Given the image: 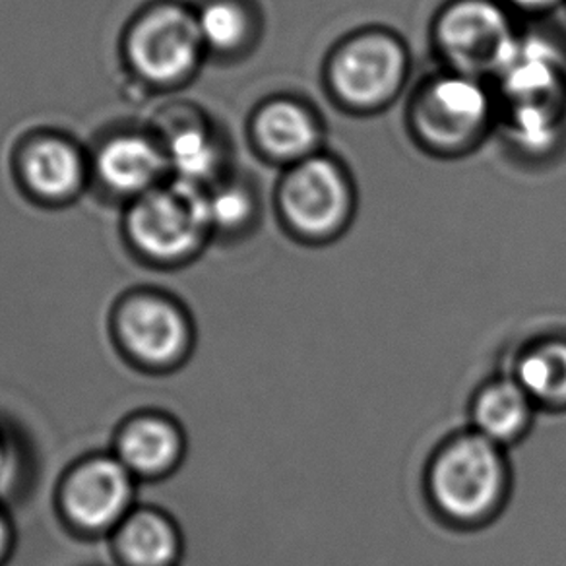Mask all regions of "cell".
Returning a JSON list of instances; mask_svg holds the SVG:
<instances>
[{"mask_svg": "<svg viewBox=\"0 0 566 566\" xmlns=\"http://www.w3.org/2000/svg\"><path fill=\"white\" fill-rule=\"evenodd\" d=\"M437 503L457 520L485 516L504 488L503 458L483 434H468L450 442L437 458L431 475Z\"/></svg>", "mask_w": 566, "mask_h": 566, "instance_id": "obj_5", "label": "cell"}, {"mask_svg": "<svg viewBox=\"0 0 566 566\" xmlns=\"http://www.w3.org/2000/svg\"><path fill=\"white\" fill-rule=\"evenodd\" d=\"M25 187L45 200H66L78 192L86 169L78 148L63 138H41L22 156Z\"/></svg>", "mask_w": 566, "mask_h": 566, "instance_id": "obj_14", "label": "cell"}, {"mask_svg": "<svg viewBox=\"0 0 566 566\" xmlns=\"http://www.w3.org/2000/svg\"><path fill=\"white\" fill-rule=\"evenodd\" d=\"M499 74L516 105L549 103L563 84V63L549 43L518 38Z\"/></svg>", "mask_w": 566, "mask_h": 566, "instance_id": "obj_15", "label": "cell"}, {"mask_svg": "<svg viewBox=\"0 0 566 566\" xmlns=\"http://www.w3.org/2000/svg\"><path fill=\"white\" fill-rule=\"evenodd\" d=\"M206 205H208V216L212 229H239L252 216V198L247 190L239 187H223L206 195Z\"/></svg>", "mask_w": 566, "mask_h": 566, "instance_id": "obj_21", "label": "cell"}, {"mask_svg": "<svg viewBox=\"0 0 566 566\" xmlns=\"http://www.w3.org/2000/svg\"><path fill=\"white\" fill-rule=\"evenodd\" d=\"M136 478L107 454L87 457L66 472L59 488V511L84 535H111L134 511Z\"/></svg>", "mask_w": 566, "mask_h": 566, "instance_id": "obj_3", "label": "cell"}, {"mask_svg": "<svg viewBox=\"0 0 566 566\" xmlns=\"http://www.w3.org/2000/svg\"><path fill=\"white\" fill-rule=\"evenodd\" d=\"M136 480H159L177 470L185 457V434L161 413H138L118 427L115 452Z\"/></svg>", "mask_w": 566, "mask_h": 566, "instance_id": "obj_10", "label": "cell"}, {"mask_svg": "<svg viewBox=\"0 0 566 566\" xmlns=\"http://www.w3.org/2000/svg\"><path fill=\"white\" fill-rule=\"evenodd\" d=\"M518 385L535 400L566 401V344H545L524 355Z\"/></svg>", "mask_w": 566, "mask_h": 566, "instance_id": "obj_18", "label": "cell"}, {"mask_svg": "<svg viewBox=\"0 0 566 566\" xmlns=\"http://www.w3.org/2000/svg\"><path fill=\"white\" fill-rule=\"evenodd\" d=\"M12 547H14V527L9 516L0 511V566L9 560Z\"/></svg>", "mask_w": 566, "mask_h": 566, "instance_id": "obj_22", "label": "cell"}, {"mask_svg": "<svg viewBox=\"0 0 566 566\" xmlns=\"http://www.w3.org/2000/svg\"><path fill=\"white\" fill-rule=\"evenodd\" d=\"M252 134L266 156L295 164L313 158L321 138L315 115L293 99H274L260 107Z\"/></svg>", "mask_w": 566, "mask_h": 566, "instance_id": "obj_13", "label": "cell"}, {"mask_svg": "<svg viewBox=\"0 0 566 566\" xmlns=\"http://www.w3.org/2000/svg\"><path fill=\"white\" fill-rule=\"evenodd\" d=\"M283 218L301 235L323 239L338 231L352 210L346 175L332 159L313 156L293 166L280 187Z\"/></svg>", "mask_w": 566, "mask_h": 566, "instance_id": "obj_8", "label": "cell"}, {"mask_svg": "<svg viewBox=\"0 0 566 566\" xmlns=\"http://www.w3.org/2000/svg\"><path fill=\"white\" fill-rule=\"evenodd\" d=\"M167 164L166 151L140 134H120L105 142L95 169L107 189L123 197L138 198L159 187Z\"/></svg>", "mask_w": 566, "mask_h": 566, "instance_id": "obj_11", "label": "cell"}, {"mask_svg": "<svg viewBox=\"0 0 566 566\" xmlns=\"http://www.w3.org/2000/svg\"><path fill=\"white\" fill-rule=\"evenodd\" d=\"M111 539L123 566H175L181 557V532L158 509H134Z\"/></svg>", "mask_w": 566, "mask_h": 566, "instance_id": "obj_12", "label": "cell"}, {"mask_svg": "<svg viewBox=\"0 0 566 566\" xmlns=\"http://www.w3.org/2000/svg\"><path fill=\"white\" fill-rule=\"evenodd\" d=\"M516 40L504 10L491 0H457L437 22L442 55L468 76L501 71Z\"/></svg>", "mask_w": 566, "mask_h": 566, "instance_id": "obj_7", "label": "cell"}, {"mask_svg": "<svg viewBox=\"0 0 566 566\" xmlns=\"http://www.w3.org/2000/svg\"><path fill=\"white\" fill-rule=\"evenodd\" d=\"M7 458H9L7 447H4V442L0 441V475L7 470Z\"/></svg>", "mask_w": 566, "mask_h": 566, "instance_id": "obj_24", "label": "cell"}, {"mask_svg": "<svg viewBox=\"0 0 566 566\" xmlns=\"http://www.w3.org/2000/svg\"><path fill=\"white\" fill-rule=\"evenodd\" d=\"M489 95L468 74H449L429 82L413 105V126L424 144L458 150L488 125Z\"/></svg>", "mask_w": 566, "mask_h": 566, "instance_id": "obj_9", "label": "cell"}, {"mask_svg": "<svg viewBox=\"0 0 566 566\" xmlns=\"http://www.w3.org/2000/svg\"><path fill=\"white\" fill-rule=\"evenodd\" d=\"M212 231L202 189L175 181L134 198L126 233L134 251L158 264L192 259Z\"/></svg>", "mask_w": 566, "mask_h": 566, "instance_id": "obj_1", "label": "cell"}, {"mask_svg": "<svg viewBox=\"0 0 566 566\" xmlns=\"http://www.w3.org/2000/svg\"><path fill=\"white\" fill-rule=\"evenodd\" d=\"M512 134L526 150H547L557 138V113L551 103H520L512 117Z\"/></svg>", "mask_w": 566, "mask_h": 566, "instance_id": "obj_20", "label": "cell"}, {"mask_svg": "<svg viewBox=\"0 0 566 566\" xmlns=\"http://www.w3.org/2000/svg\"><path fill=\"white\" fill-rule=\"evenodd\" d=\"M198 32L205 48L231 53L243 45L251 20L235 0H210L197 14Z\"/></svg>", "mask_w": 566, "mask_h": 566, "instance_id": "obj_19", "label": "cell"}, {"mask_svg": "<svg viewBox=\"0 0 566 566\" xmlns=\"http://www.w3.org/2000/svg\"><path fill=\"white\" fill-rule=\"evenodd\" d=\"M113 336L134 365L156 373L179 367L192 349L189 315L177 301L159 293L138 292L118 301Z\"/></svg>", "mask_w": 566, "mask_h": 566, "instance_id": "obj_2", "label": "cell"}, {"mask_svg": "<svg viewBox=\"0 0 566 566\" xmlns=\"http://www.w3.org/2000/svg\"><path fill=\"white\" fill-rule=\"evenodd\" d=\"M406 71L400 41L386 33H361L334 53L328 76L338 99L355 109H375L398 94Z\"/></svg>", "mask_w": 566, "mask_h": 566, "instance_id": "obj_6", "label": "cell"}, {"mask_svg": "<svg viewBox=\"0 0 566 566\" xmlns=\"http://www.w3.org/2000/svg\"><path fill=\"white\" fill-rule=\"evenodd\" d=\"M205 43L197 17L177 4H161L136 20L126 41L133 71L154 86H175L200 63Z\"/></svg>", "mask_w": 566, "mask_h": 566, "instance_id": "obj_4", "label": "cell"}, {"mask_svg": "<svg viewBox=\"0 0 566 566\" xmlns=\"http://www.w3.org/2000/svg\"><path fill=\"white\" fill-rule=\"evenodd\" d=\"M530 396L518 382H495L488 386L473 408L480 434L493 442L511 441L526 427Z\"/></svg>", "mask_w": 566, "mask_h": 566, "instance_id": "obj_16", "label": "cell"}, {"mask_svg": "<svg viewBox=\"0 0 566 566\" xmlns=\"http://www.w3.org/2000/svg\"><path fill=\"white\" fill-rule=\"evenodd\" d=\"M512 4H516L518 9L524 10H547L553 9L560 0H509Z\"/></svg>", "mask_w": 566, "mask_h": 566, "instance_id": "obj_23", "label": "cell"}, {"mask_svg": "<svg viewBox=\"0 0 566 566\" xmlns=\"http://www.w3.org/2000/svg\"><path fill=\"white\" fill-rule=\"evenodd\" d=\"M167 164L177 174V181L192 187H202L212 179L220 167V150L212 134L200 125H179L175 128L167 146Z\"/></svg>", "mask_w": 566, "mask_h": 566, "instance_id": "obj_17", "label": "cell"}]
</instances>
